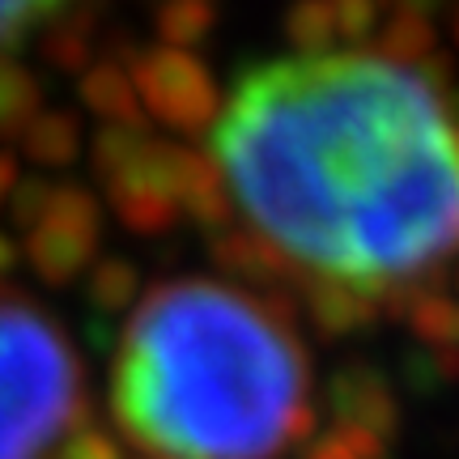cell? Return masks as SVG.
Instances as JSON below:
<instances>
[{
	"label": "cell",
	"mask_w": 459,
	"mask_h": 459,
	"mask_svg": "<svg viewBox=\"0 0 459 459\" xmlns=\"http://www.w3.org/2000/svg\"><path fill=\"white\" fill-rule=\"evenodd\" d=\"M404 319H409L412 336L426 341L429 349H459V298L417 290Z\"/></svg>",
	"instance_id": "obj_14"
},
{
	"label": "cell",
	"mask_w": 459,
	"mask_h": 459,
	"mask_svg": "<svg viewBox=\"0 0 459 459\" xmlns=\"http://www.w3.org/2000/svg\"><path fill=\"white\" fill-rule=\"evenodd\" d=\"M90 26H94L90 13L56 17L48 39H43V56H48L56 68H65V73L85 68V60H90Z\"/></svg>",
	"instance_id": "obj_19"
},
{
	"label": "cell",
	"mask_w": 459,
	"mask_h": 459,
	"mask_svg": "<svg viewBox=\"0 0 459 459\" xmlns=\"http://www.w3.org/2000/svg\"><path fill=\"white\" fill-rule=\"evenodd\" d=\"M17 260H22V251H17V243L9 238V234H4V230H0V281H4L9 273H13Z\"/></svg>",
	"instance_id": "obj_25"
},
{
	"label": "cell",
	"mask_w": 459,
	"mask_h": 459,
	"mask_svg": "<svg viewBox=\"0 0 459 459\" xmlns=\"http://www.w3.org/2000/svg\"><path fill=\"white\" fill-rule=\"evenodd\" d=\"M285 39L298 56H328L336 43V13L332 0H298L285 13Z\"/></svg>",
	"instance_id": "obj_17"
},
{
	"label": "cell",
	"mask_w": 459,
	"mask_h": 459,
	"mask_svg": "<svg viewBox=\"0 0 459 459\" xmlns=\"http://www.w3.org/2000/svg\"><path fill=\"white\" fill-rule=\"evenodd\" d=\"M13 183H17V162L9 158V153H0V204L9 200V192H13Z\"/></svg>",
	"instance_id": "obj_26"
},
{
	"label": "cell",
	"mask_w": 459,
	"mask_h": 459,
	"mask_svg": "<svg viewBox=\"0 0 459 459\" xmlns=\"http://www.w3.org/2000/svg\"><path fill=\"white\" fill-rule=\"evenodd\" d=\"M82 102L107 124H145L141 119V99L132 90V77L119 65H99L82 77Z\"/></svg>",
	"instance_id": "obj_10"
},
{
	"label": "cell",
	"mask_w": 459,
	"mask_h": 459,
	"mask_svg": "<svg viewBox=\"0 0 459 459\" xmlns=\"http://www.w3.org/2000/svg\"><path fill=\"white\" fill-rule=\"evenodd\" d=\"M132 90L141 99V111H149L158 124L187 136H200L217 124L221 94L213 73L192 51L153 48L132 60Z\"/></svg>",
	"instance_id": "obj_4"
},
{
	"label": "cell",
	"mask_w": 459,
	"mask_h": 459,
	"mask_svg": "<svg viewBox=\"0 0 459 459\" xmlns=\"http://www.w3.org/2000/svg\"><path fill=\"white\" fill-rule=\"evenodd\" d=\"M209 132L234 204L298 268L383 298L459 251V111L417 68L277 60Z\"/></svg>",
	"instance_id": "obj_1"
},
{
	"label": "cell",
	"mask_w": 459,
	"mask_h": 459,
	"mask_svg": "<svg viewBox=\"0 0 459 459\" xmlns=\"http://www.w3.org/2000/svg\"><path fill=\"white\" fill-rule=\"evenodd\" d=\"M375 51L383 60H392V65L417 68L421 60L434 56V26H429V17L421 9H395L387 17V26L378 30Z\"/></svg>",
	"instance_id": "obj_12"
},
{
	"label": "cell",
	"mask_w": 459,
	"mask_h": 459,
	"mask_svg": "<svg viewBox=\"0 0 459 459\" xmlns=\"http://www.w3.org/2000/svg\"><path fill=\"white\" fill-rule=\"evenodd\" d=\"M307 311H311V324L319 328V336L341 341V336H358V332L375 324L378 298L358 290V285H349V281L319 277L307 290Z\"/></svg>",
	"instance_id": "obj_9"
},
{
	"label": "cell",
	"mask_w": 459,
	"mask_h": 459,
	"mask_svg": "<svg viewBox=\"0 0 459 459\" xmlns=\"http://www.w3.org/2000/svg\"><path fill=\"white\" fill-rule=\"evenodd\" d=\"M60 4L65 0H0V48H9L13 39H22L34 22L51 17Z\"/></svg>",
	"instance_id": "obj_22"
},
{
	"label": "cell",
	"mask_w": 459,
	"mask_h": 459,
	"mask_svg": "<svg viewBox=\"0 0 459 459\" xmlns=\"http://www.w3.org/2000/svg\"><path fill=\"white\" fill-rule=\"evenodd\" d=\"M455 39H459V22H455Z\"/></svg>",
	"instance_id": "obj_27"
},
{
	"label": "cell",
	"mask_w": 459,
	"mask_h": 459,
	"mask_svg": "<svg viewBox=\"0 0 459 459\" xmlns=\"http://www.w3.org/2000/svg\"><path fill=\"white\" fill-rule=\"evenodd\" d=\"M175 204H179V213H187V221H196L204 230L230 226V187L204 149H179Z\"/></svg>",
	"instance_id": "obj_8"
},
{
	"label": "cell",
	"mask_w": 459,
	"mask_h": 459,
	"mask_svg": "<svg viewBox=\"0 0 459 459\" xmlns=\"http://www.w3.org/2000/svg\"><path fill=\"white\" fill-rule=\"evenodd\" d=\"M209 30H213L209 0H166L158 9V34L166 39V48L192 51L200 39H209Z\"/></svg>",
	"instance_id": "obj_18"
},
{
	"label": "cell",
	"mask_w": 459,
	"mask_h": 459,
	"mask_svg": "<svg viewBox=\"0 0 459 459\" xmlns=\"http://www.w3.org/2000/svg\"><path fill=\"white\" fill-rule=\"evenodd\" d=\"M51 187L56 183H48V179L13 183V192H9V217H13V226H22V230L39 226V217H43V209H48V200H51Z\"/></svg>",
	"instance_id": "obj_23"
},
{
	"label": "cell",
	"mask_w": 459,
	"mask_h": 459,
	"mask_svg": "<svg viewBox=\"0 0 459 459\" xmlns=\"http://www.w3.org/2000/svg\"><path fill=\"white\" fill-rule=\"evenodd\" d=\"M136 290H141V273L132 260H119V255H107V260L94 264V273L85 281V298L99 319H111V315L128 311L136 302Z\"/></svg>",
	"instance_id": "obj_13"
},
{
	"label": "cell",
	"mask_w": 459,
	"mask_h": 459,
	"mask_svg": "<svg viewBox=\"0 0 459 459\" xmlns=\"http://www.w3.org/2000/svg\"><path fill=\"white\" fill-rule=\"evenodd\" d=\"M307 459H387V443L358 426H332L311 443Z\"/></svg>",
	"instance_id": "obj_20"
},
{
	"label": "cell",
	"mask_w": 459,
	"mask_h": 459,
	"mask_svg": "<svg viewBox=\"0 0 459 459\" xmlns=\"http://www.w3.org/2000/svg\"><path fill=\"white\" fill-rule=\"evenodd\" d=\"M107 200L132 234H166L179 221V204L153 187H119V192H107Z\"/></svg>",
	"instance_id": "obj_16"
},
{
	"label": "cell",
	"mask_w": 459,
	"mask_h": 459,
	"mask_svg": "<svg viewBox=\"0 0 459 459\" xmlns=\"http://www.w3.org/2000/svg\"><path fill=\"white\" fill-rule=\"evenodd\" d=\"M82 417V366L56 319L0 290V459H43Z\"/></svg>",
	"instance_id": "obj_3"
},
{
	"label": "cell",
	"mask_w": 459,
	"mask_h": 459,
	"mask_svg": "<svg viewBox=\"0 0 459 459\" xmlns=\"http://www.w3.org/2000/svg\"><path fill=\"white\" fill-rule=\"evenodd\" d=\"M209 251H213L217 268H226L230 277L255 285L260 294H277V285L298 277V264L281 247L268 243L264 234H255V230L221 226V234H213Z\"/></svg>",
	"instance_id": "obj_7"
},
{
	"label": "cell",
	"mask_w": 459,
	"mask_h": 459,
	"mask_svg": "<svg viewBox=\"0 0 459 459\" xmlns=\"http://www.w3.org/2000/svg\"><path fill=\"white\" fill-rule=\"evenodd\" d=\"M22 149L39 166H68L82 153V128L68 111H43L22 132Z\"/></svg>",
	"instance_id": "obj_11"
},
{
	"label": "cell",
	"mask_w": 459,
	"mask_h": 459,
	"mask_svg": "<svg viewBox=\"0 0 459 459\" xmlns=\"http://www.w3.org/2000/svg\"><path fill=\"white\" fill-rule=\"evenodd\" d=\"M328 412L336 417V426H358L383 443H392L400 426V400L392 392V378L370 361H349L332 375Z\"/></svg>",
	"instance_id": "obj_6"
},
{
	"label": "cell",
	"mask_w": 459,
	"mask_h": 459,
	"mask_svg": "<svg viewBox=\"0 0 459 459\" xmlns=\"http://www.w3.org/2000/svg\"><path fill=\"white\" fill-rule=\"evenodd\" d=\"M332 13H336V34L349 43H361L375 34L378 22V4L375 0H332Z\"/></svg>",
	"instance_id": "obj_24"
},
{
	"label": "cell",
	"mask_w": 459,
	"mask_h": 459,
	"mask_svg": "<svg viewBox=\"0 0 459 459\" xmlns=\"http://www.w3.org/2000/svg\"><path fill=\"white\" fill-rule=\"evenodd\" d=\"M99 200L82 183H56L39 226L26 238V260L48 285H73L99 255Z\"/></svg>",
	"instance_id": "obj_5"
},
{
	"label": "cell",
	"mask_w": 459,
	"mask_h": 459,
	"mask_svg": "<svg viewBox=\"0 0 459 459\" xmlns=\"http://www.w3.org/2000/svg\"><path fill=\"white\" fill-rule=\"evenodd\" d=\"M48 459H128V455H124V446L115 443V434H107L102 426H77L51 446Z\"/></svg>",
	"instance_id": "obj_21"
},
{
	"label": "cell",
	"mask_w": 459,
	"mask_h": 459,
	"mask_svg": "<svg viewBox=\"0 0 459 459\" xmlns=\"http://www.w3.org/2000/svg\"><path fill=\"white\" fill-rule=\"evenodd\" d=\"M294 302L217 281L141 298L111 370V409L153 459H277L311 438V370Z\"/></svg>",
	"instance_id": "obj_2"
},
{
	"label": "cell",
	"mask_w": 459,
	"mask_h": 459,
	"mask_svg": "<svg viewBox=\"0 0 459 459\" xmlns=\"http://www.w3.org/2000/svg\"><path fill=\"white\" fill-rule=\"evenodd\" d=\"M39 115V82L26 68L0 56V141H13Z\"/></svg>",
	"instance_id": "obj_15"
}]
</instances>
